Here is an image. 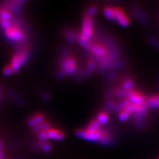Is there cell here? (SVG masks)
Masks as SVG:
<instances>
[{
	"mask_svg": "<svg viewBox=\"0 0 159 159\" xmlns=\"http://www.w3.org/2000/svg\"><path fill=\"white\" fill-rule=\"evenodd\" d=\"M93 34V21L92 17L87 15L84 18L81 29V34L79 37V42L82 46L89 48L90 43L89 41Z\"/></svg>",
	"mask_w": 159,
	"mask_h": 159,
	"instance_id": "6da1fadb",
	"label": "cell"
},
{
	"mask_svg": "<svg viewBox=\"0 0 159 159\" xmlns=\"http://www.w3.org/2000/svg\"><path fill=\"white\" fill-rule=\"evenodd\" d=\"M102 133L100 130L92 131L88 129H80L76 132V135L83 139L89 141H99L102 136Z\"/></svg>",
	"mask_w": 159,
	"mask_h": 159,
	"instance_id": "7a4b0ae2",
	"label": "cell"
},
{
	"mask_svg": "<svg viewBox=\"0 0 159 159\" xmlns=\"http://www.w3.org/2000/svg\"><path fill=\"white\" fill-rule=\"evenodd\" d=\"M113 21H116L119 25L127 27L130 23V20L123 10L118 7H113Z\"/></svg>",
	"mask_w": 159,
	"mask_h": 159,
	"instance_id": "3957f363",
	"label": "cell"
},
{
	"mask_svg": "<svg viewBox=\"0 0 159 159\" xmlns=\"http://www.w3.org/2000/svg\"><path fill=\"white\" fill-rule=\"evenodd\" d=\"M6 35L10 40L16 42L21 41L24 38V33L21 29L14 25L6 30Z\"/></svg>",
	"mask_w": 159,
	"mask_h": 159,
	"instance_id": "277c9868",
	"label": "cell"
},
{
	"mask_svg": "<svg viewBox=\"0 0 159 159\" xmlns=\"http://www.w3.org/2000/svg\"><path fill=\"white\" fill-rule=\"evenodd\" d=\"M27 58V53L26 51L19 52L16 54L13 57L11 62V66L13 68L14 72H16L20 69L25 63Z\"/></svg>",
	"mask_w": 159,
	"mask_h": 159,
	"instance_id": "5b68a950",
	"label": "cell"
},
{
	"mask_svg": "<svg viewBox=\"0 0 159 159\" xmlns=\"http://www.w3.org/2000/svg\"><path fill=\"white\" fill-rule=\"evenodd\" d=\"M127 100L129 102V103L134 104V105L141 106L146 103L145 96L140 92L134 90H130L127 92Z\"/></svg>",
	"mask_w": 159,
	"mask_h": 159,
	"instance_id": "8992f818",
	"label": "cell"
},
{
	"mask_svg": "<svg viewBox=\"0 0 159 159\" xmlns=\"http://www.w3.org/2000/svg\"><path fill=\"white\" fill-rule=\"evenodd\" d=\"M62 70L64 74H71L75 72L77 64L76 60L73 57H68L63 61L62 63Z\"/></svg>",
	"mask_w": 159,
	"mask_h": 159,
	"instance_id": "52a82bcc",
	"label": "cell"
},
{
	"mask_svg": "<svg viewBox=\"0 0 159 159\" xmlns=\"http://www.w3.org/2000/svg\"><path fill=\"white\" fill-rule=\"evenodd\" d=\"M88 48L92 54H93L94 55L96 56L97 57L99 58L105 57L107 53V49L103 46H102V44H99L98 43L90 44V45H89Z\"/></svg>",
	"mask_w": 159,
	"mask_h": 159,
	"instance_id": "ba28073f",
	"label": "cell"
},
{
	"mask_svg": "<svg viewBox=\"0 0 159 159\" xmlns=\"http://www.w3.org/2000/svg\"><path fill=\"white\" fill-rule=\"evenodd\" d=\"M48 139L54 141H62L64 138V133L57 129L50 128L47 131Z\"/></svg>",
	"mask_w": 159,
	"mask_h": 159,
	"instance_id": "9c48e42d",
	"label": "cell"
},
{
	"mask_svg": "<svg viewBox=\"0 0 159 159\" xmlns=\"http://www.w3.org/2000/svg\"><path fill=\"white\" fill-rule=\"evenodd\" d=\"M44 122V117L41 113H37L29 119L28 123L29 126L36 127Z\"/></svg>",
	"mask_w": 159,
	"mask_h": 159,
	"instance_id": "30bf717a",
	"label": "cell"
},
{
	"mask_svg": "<svg viewBox=\"0 0 159 159\" xmlns=\"http://www.w3.org/2000/svg\"><path fill=\"white\" fill-rule=\"evenodd\" d=\"M147 104L149 107H151L152 108L159 107V96H155L149 98Z\"/></svg>",
	"mask_w": 159,
	"mask_h": 159,
	"instance_id": "8fae6325",
	"label": "cell"
},
{
	"mask_svg": "<svg viewBox=\"0 0 159 159\" xmlns=\"http://www.w3.org/2000/svg\"><path fill=\"white\" fill-rule=\"evenodd\" d=\"M0 19L1 21H10L11 19V13L7 9H2L0 11Z\"/></svg>",
	"mask_w": 159,
	"mask_h": 159,
	"instance_id": "7c38bea8",
	"label": "cell"
},
{
	"mask_svg": "<svg viewBox=\"0 0 159 159\" xmlns=\"http://www.w3.org/2000/svg\"><path fill=\"white\" fill-rule=\"evenodd\" d=\"M108 115L105 112H101L98 114L97 120L99 123L100 125H103V124H106L108 121Z\"/></svg>",
	"mask_w": 159,
	"mask_h": 159,
	"instance_id": "4fadbf2b",
	"label": "cell"
},
{
	"mask_svg": "<svg viewBox=\"0 0 159 159\" xmlns=\"http://www.w3.org/2000/svg\"><path fill=\"white\" fill-rule=\"evenodd\" d=\"M103 13L105 17L111 21H113V9L111 7H106L103 9Z\"/></svg>",
	"mask_w": 159,
	"mask_h": 159,
	"instance_id": "5bb4252c",
	"label": "cell"
},
{
	"mask_svg": "<svg viewBox=\"0 0 159 159\" xmlns=\"http://www.w3.org/2000/svg\"><path fill=\"white\" fill-rule=\"evenodd\" d=\"M99 127H100V124L97 119H94L88 124L87 129L92 131H98L99 130Z\"/></svg>",
	"mask_w": 159,
	"mask_h": 159,
	"instance_id": "9a60e30c",
	"label": "cell"
},
{
	"mask_svg": "<svg viewBox=\"0 0 159 159\" xmlns=\"http://www.w3.org/2000/svg\"><path fill=\"white\" fill-rule=\"evenodd\" d=\"M51 128V126H50V124L47 122H44L41 125H39V126L34 127V131L38 133H41L43 131H46Z\"/></svg>",
	"mask_w": 159,
	"mask_h": 159,
	"instance_id": "2e32d148",
	"label": "cell"
},
{
	"mask_svg": "<svg viewBox=\"0 0 159 159\" xmlns=\"http://www.w3.org/2000/svg\"><path fill=\"white\" fill-rule=\"evenodd\" d=\"M131 114L129 113L126 109H121L119 113V119L121 121H125L130 117Z\"/></svg>",
	"mask_w": 159,
	"mask_h": 159,
	"instance_id": "e0dca14e",
	"label": "cell"
},
{
	"mask_svg": "<svg viewBox=\"0 0 159 159\" xmlns=\"http://www.w3.org/2000/svg\"><path fill=\"white\" fill-rule=\"evenodd\" d=\"M133 82L131 80H126L123 82V87L124 88V89L125 90H127L128 92L130 91V89L133 88Z\"/></svg>",
	"mask_w": 159,
	"mask_h": 159,
	"instance_id": "ac0fdd59",
	"label": "cell"
},
{
	"mask_svg": "<svg viewBox=\"0 0 159 159\" xmlns=\"http://www.w3.org/2000/svg\"><path fill=\"white\" fill-rule=\"evenodd\" d=\"M14 72V70L13 68L11 66V65H8L5 67L3 70V73L5 76H10Z\"/></svg>",
	"mask_w": 159,
	"mask_h": 159,
	"instance_id": "d6986e66",
	"label": "cell"
},
{
	"mask_svg": "<svg viewBox=\"0 0 159 159\" xmlns=\"http://www.w3.org/2000/svg\"><path fill=\"white\" fill-rule=\"evenodd\" d=\"M110 141V138H109V136L107 135V134L105 133H102V136L100 139V140H99V142L102 144H107Z\"/></svg>",
	"mask_w": 159,
	"mask_h": 159,
	"instance_id": "ffe728a7",
	"label": "cell"
},
{
	"mask_svg": "<svg viewBox=\"0 0 159 159\" xmlns=\"http://www.w3.org/2000/svg\"><path fill=\"white\" fill-rule=\"evenodd\" d=\"M0 25H1V26L3 29L6 30L11 27L13 24L10 21H0Z\"/></svg>",
	"mask_w": 159,
	"mask_h": 159,
	"instance_id": "44dd1931",
	"label": "cell"
},
{
	"mask_svg": "<svg viewBox=\"0 0 159 159\" xmlns=\"http://www.w3.org/2000/svg\"><path fill=\"white\" fill-rule=\"evenodd\" d=\"M41 148H42V149H43V151L44 152H50V151H51V148H52L51 145H50V144L47 143H45L43 144V145H42Z\"/></svg>",
	"mask_w": 159,
	"mask_h": 159,
	"instance_id": "7402d4cb",
	"label": "cell"
},
{
	"mask_svg": "<svg viewBox=\"0 0 159 159\" xmlns=\"http://www.w3.org/2000/svg\"><path fill=\"white\" fill-rule=\"evenodd\" d=\"M39 139H41V141H47V139H48L47 134V131H43V132L39 133Z\"/></svg>",
	"mask_w": 159,
	"mask_h": 159,
	"instance_id": "603a6c76",
	"label": "cell"
},
{
	"mask_svg": "<svg viewBox=\"0 0 159 159\" xmlns=\"http://www.w3.org/2000/svg\"><path fill=\"white\" fill-rule=\"evenodd\" d=\"M96 12H97L96 8L94 7H92L89 8L88 15H89V16H90L92 17L93 16H94V15L96 14Z\"/></svg>",
	"mask_w": 159,
	"mask_h": 159,
	"instance_id": "cb8c5ba5",
	"label": "cell"
},
{
	"mask_svg": "<svg viewBox=\"0 0 159 159\" xmlns=\"http://www.w3.org/2000/svg\"><path fill=\"white\" fill-rule=\"evenodd\" d=\"M151 43L153 44L154 47H157V48H159V42L157 41V39H153L151 40Z\"/></svg>",
	"mask_w": 159,
	"mask_h": 159,
	"instance_id": "d4e9b609",
	"label": "cell"
},
{
	"mask_svg": "<svg viewBox=\"0 0 159 159\" xmlns=\"http://www.w3.org/2000/svg\"><path fill=\"white\" fill-rule=\"evenodd\" d=\"M3 148V143L0 141V151H2Z\"/></svg>",
	"mask_w": 159,
	"mask_h": 159,
	"instance_id": "484cf974",
	"label": "cell"
},
{
	"mask_svg": "<svg viewBox=\"0 0 159 159\" xmlns=\"http://www.w3.org/2000/svg\"><path fill=\"white\" fill-rule=\"evenodd\" d=\"M0 159H3V155L2 151H0Z\"/></svg>",
	"mask_w": 159,
	"mask_h": 159,
	"instance_id": "4316f807",
	"label": "cell"
},
{
	"mask_svg": "<svg viewBox=\"0 0 159 159\" xmlns=\"http://www.w3.org/2000/svg\"><path fill=\"white\" fill-rule=\"evenodd\" d=\"M158 159H159V158H158Z\"/></svg>",
	"mask_w": 159,
	"mask_h": 159,
	"instance_id": "83f0119b",
	"label": "cell"
}]
</instances>
